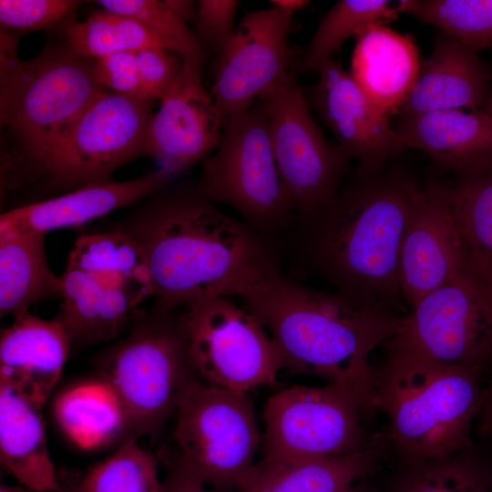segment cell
Listing matches in <instances>:
<instances>
[{"mask_svg": "<svg viewBox=\"0 0 492 492\" xmlns=\"http://www.w3.org/2000/svg\"><path fill=\"white\" fill-rule=\"evenodd\" d=\"M166 186L120 224L142 249L152 306L169 312L215 297L242 298L280 271L272 242L219 210L197 185Z\"/></svg>", "mask_w": 492, "mask_h": 492, "instance_id": "cell-1", "label": "cell"}, {"mask_svg": "<svg viewBox=\"0 0 492 492\" xmlns=\"http://www.w3.org/2000/svg\"><path fill=\"white\" fill-rule=\"evenodd\" d=\"M359 174L321 212L292 221L284 233H292L297 269L345 296L392 309L404 299L401 255L417 187L397 175Z\"/></svg>", "mask_w": 492, "mask_h": 492, "instance_id": "cell-2", "label": "cell"}, {"mask_svg": "<svg viewBox=\"0 0 492 492\" xmlns=\"http://www.w3.org/2000/svg\"><path fill=\"white\" fill-rule=\"evenodd\" d=\"M278 346L283 369L352 388L367 407L372 353L395 332L391 308L319 291L275 272L241 298Z\"/></svg>", "mask_w": 492, "mask_h": 492, "instance_id": "cell-3", "label": "cell"}, {"mask_svg": "<svg viewBox=\"0 0 492 492\" xmlns=\"http://www.w3.org/2000/svg\"><path fill=\"white\" fill-rule=\"evenodd\" d=\"M478 374L387 352L373 369L367 407L386 415L390 438L407 462L469 450L470 426L485 401Z\"/></svg>", "mask_w": 492, "mask_h": 492, "instance_id": "cell-4", "label": "cell"}, {"mask_svg": "<svg viewBox=\"0 0 492 492\" xmlns=\"http://www.w3.org/2000/svg\"><path fill=\"white\" fill-rule=\"evenodd\" d=\"M18 36L0 34V122L15 142L2 157L1 177L46 151L104 90L94 59L65 41L48 45L34 58L18 56Z\"/></svg>", "mask_w": 492, "mask_h": 492, "instance_id": "cell-5", "label": "cell"}, {"mask_svg": "<svg viewBox=\"0 0 492 492\" xmlns=\"http://www.w3.org/2000/svg\"><path fill=\"white\" fill-rule=\"evenodd\" d=\"M101 384L119 413L123 439L157 440L188 386L199 379L188 346L183 309L151 306L97 357Z\"/></svg>", "mask_w": 492, "mask_h": 492, "instance_id": "cell-6", "label": "cell"}, {"mask_svg": "<svg viewBox=\"0 0 492 492\" xmlns=\"http://www.w3.org/2000/svg\"><path fill=\"white\" fill-rule=\"evenodd\" d=\"M153 100L104 90L42 155L1 177L2 195L23 186L67 193L108 180L142 155Z\"/></svg>", "mask_w": 492, "mask_h": 492, "instance_id": "cell-7", "label": "cell"}, {"mask_svg": "<svg viewBox=\"0 0 492 492\" xmlns=\"http://www.w3.org/2000/svg\"><path fill=\"white\" fill-rule=\"evenodd\" d=\"M196 185L212 202L235 209L248 226L270 242L289 229L293 216L260 98L248 109L224 118L219 144L203 160Z\"/></svg>", "mask_w": 492, "mask_h": 492, "instance_id": "cell-8", "label": "cell"}, {"mask_svg": "<svg viewBox=\"0 0 492 492\" xmlns=\"http://www.w3.org/2000/svg\"><path fill=\"white\" fill-rule=\"evenodd\" d=\"M383 347L480 373L492 358V273L468 257L456 278L399 317Z\"/></svg>", "mask_w": 492, "mask_h": 492, "instance_id": "cell-9", "label": "cell"}, {"mask_svg": "<svg viewBox=\"0 0 492 492\" xmlns=\"http://www.w3.org/2000/svg\"><path fill=\"white\" fill-rule=\"evenodd\" d=\"M177 451L210 487L235 492L261 442L249 393L190 382L176 408Z\"/></svg>", "mask_w": 492, "mask_h": 492, "instance_id": "cell-10", "label": "cell"}, {"mask_svg": "<svg viewBox=\"0 0 492 492\" xmlns=\"http://www.w3.org/2000/svg\"><path fill=\"white\" fill-rule=\"evenodd\" d=\"M260 99L292 221L309 219L332 202L350 159L318 128L293 70Z\"/></svg>", "mask_w": 492, "mask_h": 492, "instance_id": "cell-11", "label": "cell"}, {"mask_svg": "<svg viewBox=\"0 0 492 492\" xmlns=\"http://www.w3.org/2000/svg\"><path fill=\"white\" fill-rule=\"evenodd\" d=\"M183 311L189 353L200 380L243 393L276 384L283 358L254 314L228 297Z\"/></svg>", "mask_w": 492, "mask_h": 492, "instance_id": "cell-12", "label": "cell"}, {"mask_svg": "<svg viewBox=\"0 0 492 492\" xmlns=\"http://www.w3.org/2000/svg\"><path fill=\"white\" fill-rule=\"evenodd\" d=\"M364 407L355 391L339 384L277 392L263 411L262 459L336 456L364 449L359 423Z\"/></svg>", "mask_w": 492, "mask_h": 492, "instance_id": "cell-13", "label": "cell"}, {"mask_svg": "<svg viewBox=\"0 0 492 492\" xmlns=\"http://www.w3.org/2000/svg\"><path fill=\"white\" fill-rule=\"evenodd\" d=\"M60 279L61 293L111 318L134 316L153 297L142 249L120 225L79 237Z\"/></svg>", "mask_w": 492, "mask_h": 492, "instance_id": "cell-14", "label": "cell"}, {"mask_svg": "<svg viewBox=\"0 0 492 492\" xmlns=\"http://www.w3.org/2000/svg\"><path fill=\"white\" fill-rule=\"evenodd\" d=\"M292 15L272 6L247 12L212 65L210 96L223 118L248 109L292 70Z\"/></svg>", "mask_w": 492, "mask_h": 492, "instance_id": "cell-15", "label": "cell"}, {"mask_svg": "<svg viewBox=\"0 0 492 492\" xmlns=\"http://www.w3.org/2000/svg\"><path fill=\"white\" fill-rule=\"evenodd\" d=\"M202 63L183 59L182 70L152 113L142 155L171 178L204 160L217 148L224 118L201 79Z\"/></svg>", "mask_w": 492, "mask_h": 492, "instance_id": "cell-16", "label": "cell"}, {"mask_svg": "<svg viewBox=\"0 0 492 492\" xmlns=\"http://www.w3.org/2000/svg\"><path fill=\"white\" fill-rule=\"evenodd\" d=\"M319 78L312 90V105L336 138V145L359 171L374 172L387 159L404 148L381 110L333 57L317 71Z\"/></svg>", "mask_w": 492, "mask_h": 492, "instance_id": "cell-17", "label": "cell"}, {"mask_svg": "<svg viewBox=\"0 0 492 492\" xmlns=\"http://www.w3.org/2000/svg\"><path fill=\"white\" fill-rule=\"evenodd\" d=\"M468 260L449 206V187L417 188L403 243L400 285L410 307L456 278Z\"/></svg>", "mask_w": 492, "mask_h": 492, "instance_id": "cell-18", "label": "cell"}, {"mask_svg": "<svg viewBox=\"0 0 492 492\" xmlns=\"http://www.w3.org/2000/svg\"><path fill=\"white\" fill-rule=\"evenodd\" d=\"M159 169L141 177L99 181L80 189L19 205L0 216V231L46 235L61 228L78 227L117 209L143 200L169 180Z\"/></svg>", "mask_w": 492, "mask_h": 492, "instance_id": "cell-19", "label": "cell"}, {"mask_svg": "<svg viewBox=\"0 0 492 492\" xmlns=\"http://www.w3.org/2000/svg\"><path fill=\"white\" fill-rule=\"evenodd\" d=\"M71 343L56 317L27 313L0 336V385L43 407L63 372Z\"/></svg>", "mask_w": 492, "mask_h": 492, "instance_id": "cell-20", "label": "cell"}, {"mask_svg": "<svg viewBox=\"0 0 492 492\" xmlns=\"http://www.w3.org/2000/svg\"><path fill=\"white\" fill-rule=\"evenodd\" d=\"M489 73L477 52L439 32L415 83L395 113L400 118L445 109H477L487 97Z\"/></svg>", "mask_w": 492, "mask_h": 492, "instance_id": "cell-21", "label": "cell"}, {"mask_svg": "<svg viewBox=\"0 0 492 492\" xmlns=\"http://www.w3.org/2000/svg\"><path fill=\"white\" fill-rule=\"evenodd\" d=\"M350 75L365 95L388 116L410 94L420 70L414 39L384 23L362 28L354 36Z\"/></svg>", "mask_w": 492, "mask_h": 492, "instance_id": "cell-22", "label": "cell"}, {"mask_svg": "<svg viewBox=\"0 0 492 492\" xmlns=\"http://www.w3.org/2000/svg\"><path fill=\"white\" fill-rule=\"evenodd\" d=\"M394 128L404 147L457 173L492 161V116L483 111H431L400 118Z\"/></svg>", "mask_w": 492, "mask_h": 492, "instance_id": "cell-23", "label": "cell"}, {"mask_svg": "<svg viewBox=\"0 0 492 492\" xmlns=\"http://www.w3.org/2000/svg\"><path fill=\"white\" fill-rule=\"evenodd\" d=\"M41 408L0 385V460L22 486L56 492L58 481L46 440Z\"/></svg>", "mask_w": 492, "mask_h": 492, "instance_id": "cell-24", "label": "cell"}, {"mask_svg": "<svg viewBox=\"0 0 492 492\" xmlns=\"http://www.w3.org/2000/svg\"><path fill=\"white\" fill-rule=\"evenodd\" d=\"M373 452L365 447L336 456L261 459L235 492H349L372 465Z\"/></svg>", "mask_w": 492, "mask_h": 492, "instance_id": "cell-25", "label": "cell"}, {"mask_svg": "<svg viewBox=\"0 0 492 492\" xmlns=\"http://www.w3.org/2000/svg\"><path fill=\"white\" fill-rule=\"evenodd\" d=\"M44 234L0 231V314L16 318L61 295V279L50 269Z\"/></svg>", "mask_w": 492, "mask_h": 492, "instance_id": "cell-26", "label": "cell"}, {"mask_svg": "<svg viewBox=\"0 0 492 492\" xmlns=\"http://www.w3.org/2000/svg\"><path fill=\"white\" fill-rule=\"evenodd\" d=\"M449 206L467 256L492 273V161L458 173Z\"/></svg>", "mask_w": 492, "mask_h": 492, "instance_id": "cell-27", "label": "cell"}, {"mask_svg": "<svg viewBox=\"0 0 492 492\" xmlns=\"http://www.w3.org/2000/svg\"><path fill=\"white\" fill-rule=\"evenodd\" d=\"M65 41L75 52L90 59L147 48L170 51L137 20L104 8L92 13L83 22H67Z\"/></svg>", "mask_w": 492, "mask_h": 492, "instance_id": "cell-28", "label": "cell"}, {"mask_svg": "<svg viewBox=\"0 0 492 492\" xmlns=\"http://www.w3.org/2000/svg\"><path fill=\"white\" fill-rule=\"evenodd\" d=\"M399 12L387 0H340L321 19L299 63L302 72H317L351 36L368 25L391 22Z\"/></svg>", "mask_w": 492, "mask_h": 492, "instance_id": "cell-29", "label": "cell"}, {"mask_svg": "<svg viewBox=\"0 0 492 492\" xmlns=\"http://www.w3.org/2000/svg\"><path fill=\"white\" fill-rule=\"evenodd\" d=\"M137 441L122 442L113 455L92 466L75 484L56 492H162L159 458Z\"/></svg>", "mask_w": 492, "mask_h": 492, "instance_id": "cell-30", "label": "cell"}, {"mask_svg": "<svg viewBox=\"0 0 492 492\" xmlns=\"http://www.w3.org/2000/svg\"><path fill=\"white\" fill-rule=\"evenodd\" d=\"M399 13L437 27L477 52L492 47V0H402Z\"/></svg>", "mask_w": 492, "mask_h": 492, "instance_id": "cell-31", "label": "cell"}, {"mask_svg": "<svg viewBox=\"0 0 492 492\" xmlns=\"http://www.w3.org/2000/svg\"><path fill=\"white\" fill-rule=\"evenodd\" d=\"M56 415L63 429L83 445L123 439L117 405L101 385L76 387L56 401Z\"/></svg>", "mask_w": 492, "mask_h": 492, "instance_id": "cell-32", "label": "cell"}, {"mask_svg": "<svg viewBox=\"0 0 492 492\" xmlns=\"http://www.w3.org/2000/svg\"><path fill=\"white\" fill-rule=\"evenodd\" d=\"M467 452L408 462L400 492H489L492 474Z\"/></svg>", "mask_w": 492, "mask_h": 492, "instance_id": "cell-33", "label": "cell"}, {"mask_svg": "<svg viewBox=\"0 0 492 492\" xmlns=\"http://www.w3.org/2000/svg\"><path fill=\"white\" fill-rule=\"evenodd\" d=\"M97 3L104 9L137 20L183 59L205 61L206 46L163 0H100Z\"/></svg>", "mask_w": 492, "mask_h": 492, "instance_id": "cell-34", "label": "cell"}, {"mask_svg": "<svg viewBox=\"0 0 492 492\" xmlns=\"http://www.w3.org/2000/svg\"><path fill=\"white\" fill-rule=\"evenodd\" d=\"M83 1L1 0V30H34L68 17Z\"/></svg>", "mask_w": 492, "mask_h": 492, "instance_id": "cell-35", "label": "cell"}, {"mask_svg": "<svg viewBox=\"0 0 492 492\" xmlns=\"http://www.w3.org/2000/svg\"><path fill=\"white\" fill-rule=\"evenodd\" d=\"M140 97L161 99L179 77L183 58L174 52L147 48L137 52Z\"/></svg>", "mask_w": 492, "mask_h": 492, "instance_id": "cell-36", "label": "cell"}, {"mask_svg": "<svg viewBox=\"0 0 492 492\" xmlns=\"http://www.w3.org/2000/svg\"><path fill=\"white\" fill-rule=\"evenodd\" d=\"M239 5L237 0L198 1V36L216 55L227 46L234 36V19Z\"/></svg>", "mask_w": 492, "mask_h": 492, "instance_id": "cell-37", "label": "cell"}, {"mask_svg": "<svg viewBox=\"0 0 492 492\" xmlns=\"http://www.w3.org/2000/svg\"><path fill=\"white\" fill-rule=\"evenodd\" d=\"M137 52H118L94 59L97 84L115 93L140 97Z\"/></svg>", "mask_w": 492, "mask_h": 492, "instance_id": "cell-38", "label": "cell"}, {"mask_svg": "<svg viewBox=\"0 0 492 492\" xmlns=\"http://www.w3.org/2000/svg\"><path fill=\"white\" fill-rule=\"evenodd\" d=\"M159 459L167 469L162 492H221L207 486L177 450L163 448Z\"/></svg>", "mask_w": 492, "mask_h": 492, "instance_id": "cell-39", "label": "cell"}, {"mask_svg": "<svg viewBox=\"0 0 492 492\" xmlns=\"http://www.w3.org/2000/svg\"><path fill=\"white\" fill-rule=\"evenodd\" d=\"M165 5L185 24L198 17V5L189 0H163Z\"/></svg>", "mask_w": 492, "mask_h": 492, "instance_id": "cell-40", "label": "cell"}, {"mask_svg": "<svg viewBox=\"0 0 492 492\" xmlns=\"http://www.w3.org/2000/svg\"><path fill=\"white\" fill-rule=\"evenodd\" d=\"M270 2L273 6L279 7L291 15L304 9L310 5V1L307 0H271Z\"/></svg>", "mask_w": 492, "mask_h": 492, "instance_id": "cell-41", "label": "cell"}, {"mask_svg": "<svg viewBox=\"0 0 492 492\" xmlns=\"http://www.w3.org/2000/svg\"><path fill=\"white\" fill-rule=\"evenodd\" d=\"M482 409L487 425L492 427V385L485 391V401Z\"/></svg>", "mask_w": 492, "mask_h": 492, "instance_id": "cell-42", "label": "cell"}, {"mask_svg": "<svg viewBox=\"0 0 492 492\" xmlns=\"http://www.w3.org/2000/svg\"><path fill=\"white\" fill-rule=\"evenodd\" d=\"M0 492H36L33 489H30L25 486H10L6 484H2L0 486Z\"/></svg>", "mask_w": 492, "mask_h": 492, "instance_id": "cell-43", "label": "cell"}, {"mask_svg": "<svg viewBox=\"0 0 492 492\" xmlns=\"http://www.w3.org/2000/svg\"><path fill=\"white\" fill-rule=\"evenodd\" d=\"M349 492H357L354 487Z\"/></svg>", "mask_w": 492, "mask_h": 492, "instance_id": "cell-44", "label": "cell"}, {"mask_svg": "<svg viewBox=\"0 0 492 492\" xmlns=\"http://www.w3.org/2000/svg\"><path fill=\"white\" fill-rule=\"evenodd\" d=\"M489 492H492V484H491V487H490Z\"/></svg>", "mask_w": 492, "mask_h": 492, "instance_id": "cell-45", "label": "cell"}]
</instances>
